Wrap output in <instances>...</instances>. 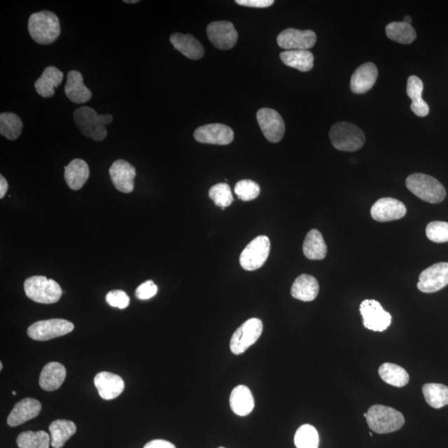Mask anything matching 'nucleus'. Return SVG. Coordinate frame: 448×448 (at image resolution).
<instances>
[{"label":"nucleus","instance_id":"f257e3e1","mask_svg":"<svg viewBox=\"0 0 448 448\" xmlns=\"http://www.w3.org/2000/svg\"><path fill=\"white\" fill-rule=\"evenodd\" d=\"M29 32L36 43L51 44L60 36V19L55 13L48 11L34 13L29 17Z\"/></svg>","mask_w":448,"mask_h":448},{"label":"nucleus","instance_id":"f03ea898","mask_svg":"<svg viewBox=\"0 0 448 448\" xmlns=\"http://www.w3.org/2000/svg\"><path fill=\"white\" fill-rule=\"evenodd\" d=\"M112 120L111 115H99L89 107H79L74 112L75 124L81 134L96 142H102L107 137L106 125H109Z\"/></svg>","mask_w":448,"mask_h":448},{"label":"nucleus","instance_id":"7ed1b4c3","mask_svg":"<svg viewBox=\"0 0 448 448\" xmlns=\"http://www.w3.org/2000/svg\"><path fill=\"white\" fill-rule=\"evenodd\" d=\"M367 423L373 432L386 434L398 431L405 423L404 415L391 407L374 405L367 412Z\"/></svg>","mask_w":448,"mask_h":448},{"label":"nucleus","instance_id":"20e7f679","mask_svg":"<svg viewBox=\"0 0 448 448\" xmlns=\"http://www.w3.org/2000/svg\"><path fill=\"white\" fill-rule=\"evenodd\" d=\"M406 186L414 196L430 203L444 201L446 189L437 179L424 174H414L406 179Z\"/></svg>","mask_w":448,"mask_h":448},{"label":"nucleus","instance_id":"39448f33","mask_svg":"<svg viewBox=\"0 0 448 448\" xmlns=\"http://www.w3.org/2000/svg\"><path fill=\"white\" fill-rule=\"evenodd\" d=\"M25 291L30 300L41 304H53L60 300L62 290L55 280L34 276L25 280Z\"/></svg>","mask_w":448,"mask_h":448},{"label":"nucleus","instance_id":"423d86ee","mask_svg":"<svg viewBox=\"0 0 448 448\" xmlns=\"http://www.w3.org/2000/svg\"><path fill=\"white\" fill-rule=\"evenodd\" d=\"M330 139L339 151L353 152L364 146L365 137L358 126L348 122H339L330 130Z\"/></svg>","mask_w":448,"mask_h":448},{"label":"nucleus","instance_id":"0eeeda50","mask_svg":"<svg viewBox=\"0 0 448 448\" xmlns=\"http://www.w3.org/2000/svg\"><path fill=\"white\" fill-rule=\"evenodd\" d=\"M271 243L269 237L262 236L253 239L240 255V264L246 271H255L262 268L269 259Z\"/></svg>","mask_w":448,"mask_h":448},{"label":"nucleus","instance_id":"6e6552de","mask_svg":"<svg viewBox=\"0 0 448 448\" xmlns=\"http://www.w3.org/2000/svg\"><path fill=\"white\" fill-rule=\"evenodd\" d=\"M264 330L260 319L252 318L244 323L233 334L230 341V350L234 355H241L255 344Z\"/></svg>","mask_w":448,"mask_h":448},{"label":"nucleus","instance_id":"1a4fd4ad","mask_svg":"<svg viewBox=\"0 0 448 448\" xmlns=\"http://www.w3.org/2000/svg\"><path fill=\"white\" fill-rule=\"evenodd\" d=\"M74 329V325L63 319L40 320L31 325L28 336L39 341H47L57 337L65 336Z\"/></svg>","mask_w":448,"mask_h":448},{"label":"nucleus","instance_id":"9d476101","mask_svg":"<svg viewBox=\"0 0 448 448\" xmlns=\"http://www.w3.org/2000/svg\"><path fill=\"white\" fill-rule=\"evenodd\" d=\"M360 311L365 327L373 332H384L391 325V315L384 311L377 301L365 300L361 303Z\"/></svg>","mask_w":448,"mask_h":448},{"label":"nucleus","instance_id":"9b49d317","mask_svg":"<svg viewBox=\"0 0 448 448\" xmlns=\"http://www.w3.org/2000/svg\"><path fill=\"white\" fill-rule=\"evenodd\" d=\"M257 119L262 134L269 142L278 143L283 140L286 128L283 117L277 111L262 108L257 113Z\"/></svg>","mask_w":448,"mask_h":448},{"label":"nucleus","instance_id":"f8f14e48","mask_svg":"<svg viewBox=\"0 0 448 448\" xmlns=\"http://www.w3.org/2000/svg\"><path fill=\"white\" fill-rule=\"evenodd\" d=\"M448 285V262H439L425 269L419 276L417 285L419 291L434 293Z\"/></svg>","mask_w":448,"mask_h":448},{"label":"nucleus","instance_id":"ddd939ff","mask_svg":"<svg viewBox=\"0 0 448 448\" xmlns=\"http://www.w3.org/2000/svg\"><path fill=\"white\" fill-rule=\"evenodd\" d=\"M207 34L214 46L220 50L233 48L238 36L232 22L228 21L210 22L207 27Z\"/></svg>","mask_w":448,"mask_h":448},{"label":"nucleus","instance_id":"4468645a","mask_svg":"<svg viewBox=\"0 0 448 448\" xmlns=\"http://www.w3.org/2000/svg\"><path fill=\"white\" fill-rule=\"evenodd\" d=\"M194 137L199 143L227 146L232 143L234 133L229 126L224 124H209L201 126L194 131Z\"/></svg>","mask_w":448,"mask_h":448},{"label":"nucleus","instance_id":"2eb2a0df","mask_svg":"<svg viewBox=\"0 0 448 448\" xmlns=\"http://www.w3.org/2000/svg\"><path fill=\"white\" fill-rule=\"evenodd\" d=\"M279 46L290 50H308L316 43V34L311 30L287 29L278 35Z\"/></svg>","mask_w":448,"mask_h":448},{"label":"nucleus","instance_id":"dca6fc26","mask_svg":"<svg viewBox=\"0 0 448 448\" xmlns=\"http://www.w3.org/2000/svg\"><path fill=\"white\" fill-rule=\"evenodd\" d=\"M407 209L404 203L393 198H383L371 208L370 214L374 220L384 223L404 218Z\"/></svg>","mask_w":448,"mask_h":448},{"label":"nucleus","instance_id":"f3484780","mask_svg":"<svg viewBox=\"0 0 448 448\" xmlns=\"http://www.w3.org/2000/svg\"><path fill=\"white\" fill-rule=\"evenodd\" d=\"M109 173L112 183L117 190L125 194L133 191L137 170L129 162L124 160L115 161L111 166Z\"/></svg>","mask_w":448,"mask_h":448},{"label":"nucleus","instance_id":"a211bd4d","mask_svg":"<svg viewBox=\"0 0 448 448\" xmlns=\"http://www.w3.org/2000/svg\"><path fill=\"white\" fill-rule=\"evenodd\" d=\"M42 410L41 402L35 398H26L22 400L13 409L7 420L8 426L17 427L28 422L40 414Z\"/></svg>","mask_w":448,"mask_h":448},{"label":"nucleus","instance_id":"6ab92c4d","mask_svg":"<svg viewBox=\"0 0 448 448\" xmlns=\"http://www.w3.org/2000/svg\"><path fill=\"white\" fill-rule=\"evenodd\" d=\"M95 386L103 400H111L124 391L125 383L119 375L110 372H101L94 379Z\"/></svg>","mask_w":448,"mask_h":448},{"label":"nucleus","instance_id":"aec40b11","mask_svg":"<svg viewBox=\"0 0 448 448\" xmlns=\"http://www.w3.org/2000/svg\"><path fill=\"white\" fill-rule=\"evenodd\" d=\"M378 78V69L372 62H366L358 67L352 75L351 88L356 94L367 93L373 88Z\"/></svg>","mask_w":448,"mask_h":448},{"label":"nucleus","instance_id":"412c9836","mask_svg":"<svg viewBox=\"0 0 448 448\" xmlns=\"http://www.w3.org/2000/svg\"><path fill=\"white\" fill-rule=\"evenodd\" d=\"M65 90L67 98L74 103H85L92 99V93L86 87L83 76L79 71L72 70L67 74Z\"/></svg>","mask_w":448,"mask_h":448},{"label":"nucleus","instance_id":"4be33fe9","mask_svg":"<svg viewBox=\"0 0 448 448\" xmlns=\"http://www.w3.org/2000/svg\"><path fill=\"white\" fill-rule=\"evenodd\" d=\"M170 40L174 48L189 60H201L205 55L202 44L191 34L176 33L170 36Z\"/></svg>","mask_w":448,"mask_h":448},{"label":"nucleus","instance_id":"5701e85b","mask_svg":"<svg viewBox=\"0 0 448 448\" xmlns=\"http://www.w3.org/2000/svg\"><path fill=\"white\" fill-rule=\"evenodd\" d=\"M67 371L65 366L57 362H51L44 366L39 377L40 387L45 391H57L62 386L66 379Z\"/></svg>","mask_w":448,"mask_h":448},{"label":"nucleus","instance_id":"b1692460","mask_svg":"<svg viewBox=\"0 0 448 448\" xmlns=\"http://www.w3.org/2000/svg\"><path fill=\"white\" fill-rule=\"evenodd\" d=\"M63 76L62 72L56 67H48L42 76L35 81V89L41 97H52L55 94V89L62 84Z\"/></svg>","mask_w":448,"mask_h":448},{"label":"nucleus","instance_id":"393cba45","mask_svg":"<svg viewBox=\"0 0 448 448\" xmlns=\"http://www.w3.org/2000/svg\"><path fill=\"white\" fill-rule=\"evenodd\" d=\"M319 283L312 276L302 274L294 282L292 289V296L302 301H314L319 293Z\"/></svg>","mask_w":448,"mask_h":448},{"label":"nucleus","instance_id":"a878e982","mask_svg":"<svg viewBox=\"0 0 448 448\" xmlns=\"http://www.w3.org/2000/svg\"><path fill=\"white\" fill-rule=\"evenodd\" d=\"M229 402L233 413L241 417L250 414L255 405L252 392L245 386H238L233 389Z\"/></svg>","mask_w":448,"mask_h":448},{"label":"nucleus","instance_id":"bb28decb","mask_svg":"<svg viewBox=\"0 0 448 448\" xmlns=\"http://www.w3.org/2000/svg\"><path fill=\"white\" fill-rule=\"evenodd\" d=\"M89 176V166L83 160L75 159L65 166L66 183L72 190H79L83 188L87 183Z\"/></svg>","mask_w":448,"mask_h":448},{"label":"nucleus","instance_id":"cd10ccee","mask_svg":"<svg viewBox=\"0 0 448 448\" xmlns=\"http://www.w3.org/2000/svg\"><path fill=\"white\" fill-rule=\"evenodd\" d=\"M423 92L422 80L416 76H409L408 83H407V94L412 100L410 108L415 115L420 117L426 116L429 113V107L422 98Z\"/></svg>","mask_w":448,"mask_h":448},{"label":"nucleus","instance_id":"c85d7f7f","mask_svg":"<svg viewBox=\"0 0 448 448\" xmlns=\"http://www.w3.org/2000/svg\"><path fill=\"white\" fill-rule=\"evenodd\" d=\"M285 65L306 72L313 69L314 56L308 50H290L280 54Z\"/></svg>","mask_w":448,"mask_h":448},{"label":"nucleus","instance_id":"c756f323","mask_svg":"<svg viewBox=\"0 0 448 448\" xmlns=\"http://www.w3.org/2000/svg\"><path fill=\"white\" fill-rule=\"evenodd\" d=\"M303 253L310 260H323L327 256V244L318 229H311L307 233L303 243Z\"/></svg>","mask_w":448,"mask_h":448},{"label":"nucleus","instance_id":"7c9ffc66","mask_svg":"<svg viewBox=\"0 0 448 448\" xmlns=\"http://www.w3.org/2000/svg\"><path fill=\"white\" fill-rule=\"evenodd\" d=\"M51 446L53 448H62L69 439L76 432V426L69 420L58 419L49 426Z\"/></svg>","mask_w":448,"mask_h":448},{"label":"nucleus","instance_id":"2f4dec72","mask_svg":"<svg viewBox=\"0 0 448 448\" xmlns=\"http://www.w3.org/2000/svg\"><path fill=\"white\" fill-rule=\"evenodd\" d=\"M379 374L384 382L392 386L402 388L409 381V375L407 371L395 364H383L379 369Z\"/></svg>","mask_w":448,"mask_h":448},{"label":"nucleus","instance_id":"473e14b6","mask_svg":"<svg viewBox=\"0 0 448 448\" xmlns=\"http://www.w3.org/2000/svg\"><path fill=\"white\" fill-rule=\"evenodd\" d=\"M386 35L389 39L402 44L413 43L417 34L413 26L405 22H392L386 26Z\"/></svg>","mask_w":448,"mask_h":448},{"label":"nucleus","instance_id":"72a5a7b5","mask_svg":"<svg viewBox=\"0 0 448 448\" xmlns=\"http://www.w3.org/2000/svg\"><path fill=\"white\" fill-rule=\"evenodd\" d=\"M425 400L433 409L448 405V387L441 383H426L423 386Z\"/></svg>","mask_w":448,"mask_h":448},{"label":"nucleus","instance_id":"f704fd0d","mask_svg":"<svg viewBox=\"0 0 448 448\" xmlns=\"http://www.w3.org/2000/svg\"><path fill=\"white\" fill-rule=\"evenodd\" d=\"M22 122L19 116L11 112L0 115V134L8 140H15L20 137Z\"/></svg>","mask_w":448,"mask_h":448},{"label":"nucleus","instance_id":"c9c22d12","mask_svg":"<svg viewBox=\"0 0 448 448\" xmlns=\"http://www.w3.org/2000/svg\"><path fill=\"white\" fill-rule=\"evenodd\" d=\"M51 437L44 431H27L17 437V445L20 448H49Z\"/></svg>","mask_w":448,"mask_h":448},{"label":"nucleus","instance_id":"e433bc0d","mask_svg":"<svg viewBox=\"0 0 448 448\" xmlns=\"http://www.w3.org/2000/svg\"><path fill=\"white\" fill-rule=\"evenodd\" d=\"M319 441L318 432L309 424L302 425L299 428L294 438L297 448H318Z\"/></svg>","mask_w":448,"mask_h":448},{"label":"nucleus","instance_id":"4c0bfd02","mask_svg":"<svg viewBox=\"0 0 448 448\" xmlns=\"http://www.w3.org/2000/svg\"><path fill=\"white\" fill-rule=\"evenodd\" d=\"M210 198L217 206L224 209L232 205L233 197L230 186L226 183H219L211 187L209 192Z\"/></svg>","mask_w":448,"mask_h":448},{"label":"nucleus","instance_id":"58836bf2","mask_svg":"<svg viewBox=\"0 0 448 448\" xmlns=\"http://www.w3.org/2000/svg\"><path fill=\"white\" fill-rule=\"evenodd\" d=\"M235 194L239 199L243 201H251L259 197L260 187L254 181L250 179H243L239 181L234 189Z\"/></svg>","mask_w":448,"mask_h":448},{"label":"nucleus","instance_id":"ea45409f","mask_svg":"<svg viewBox=\"0 0 448 448\" xmlns=\"http://www.w3.org/2000/svg\"><path fill=\"white\" fill-rule=\"evenodd\" d=\"M426 235L429 240L437 243L448 242V223L434 221L429 223L426 228Z\"/></svg>","mask_w":448,"mask_h":448},{"label":"nucleus","instance_id":"a19ab883","mask_svg":"<svg viewBox=\"0 0 448 448\" xmlns=\"http://www.w3.org/2000/svg\"><path fill=\"white\" fill-rule=\"evenodd\" d=\"M106 301L111 306L119 309H125L130 304V297L128 294L121 290H114L107 293Z\"/></svg>","mask_w":448,"mask_h":448},{"label":"nucleus","instance_id":"79ce46f5","mask_svg":"<svg viewBox=\"0 0 448 448\" xmlns=\"http://www.w3.org/2000/svg\"><path fill=\"white\" fill-rule=\"evenodd\" d=\"M158 292V287L153 280H147V282L140 285L137 291H135V297L140 300H148L155 297Z\"/></svg>","mask_w":448,"mask_h":448},{"label":"nucleus","instance_id":"37998d69","mask_svg":"<svg viewBox=\"0 0 448 448\" xmlns=\"http://www.w3.org/2000/svg\"><path fill=\"white\" fill-rule=\"evenodd\" d=\"M239 6L252 8H269L275 3L273 0H236Z\"/></svg>","mask_w":448,"mask_h":448},{"label":"nucleus","instance_id":"c03bdc74","mask_svg":"<svg viewBox=\"0 0 448 448\" xmlns=\"http://www.w3.org/2000/svg\"><path fill=\"white\" fill-rule=\"evenodd\" d=\"M144 448H176L173 443L168 441L161 440V439H157V440H153L147 443Z\"/></svg>","mask_w":448,"mask_h":448},{"label":"nucleus","instance_id":"a18cd8bd","mask_svg":"<svg viewBox=\"0 0 448 448\" xmlns=\"http://www.w3.org/2000/svg\"><path fill=\"white\" fill-rule=\"evenodd\" d=\"M8 184L6 178L0 175V198H3L7 192Z\"/></svg>","mask_w":448,"mask_h":448},{"label":"nucleus","instance_id":"49530a36","mask_svg":"<svg viewBox=\"0 0 448 448\" xmlns=\"http://www.w3.org/2000/svg\"><path fill=\"white\" fill-rule=\"evenodd\" d=\"M404 22H406V24H409V25H410V24H411V22H412L411 17H409V16H405V17L404 18Z\"/></svg>","mask_w":448,"mask_h":448},{"label":"nucleus","instance_id":"de8ad7c7","mask_svg":"<svg viewBox=\"0 0 448 448\" xmlns=\"http://www.w3.org/2000/svg\"><path fill=\"white\" fill-rule=\"evenodd\" d=\"M138 2V0H124V3L125 4H137Z\"/></svg>","mask_w":448,"mask_h":448},{"label":"nucleus","instance_id":"09e8293b","mask_svg":"<svg viewBox=\"0 0 448 448\" xmlns=\"http://www.w3.org/2000/svg\"><path fill=\"white\" fill-rule=\"evenodd\" d=\"M2 369H3V364L0 363V370H2Z\"/></svg>","mask_w":448,"mask_h":448},{"label":"nucleus","instance_id":"8fccbe9b","mask_svg":"<svg viewBox=\"0 0 448 448\" xmlns=\"http://www.w3.org/2000/svg\"><path fill=\"white\" fill-rule=\"evenodd\" d=\"M364 417H365V418L367 417V413L364 414Z\"/></svg>","mask_w":448,"mask_h":448},{"label":"nucleus","instance_id":"3c124183","mask_svg":"<svg viewBox=\"0 0 448 448\" xmlns=\"http://www.w3.org/2000/svg\"><path fill=\"white\" fill-rule=\"evenodd\" d=\"M13 395H16V392L15 391H13Z\"/></svg>","mask_w":448,"mask_h":448},{"label":"nucleus","instance_id":"603ef678","mask_svg":"<svg viewBox=\"0 0 448 448\" xmlns=\"http://www.w3.org/2000/svg\"><path fill=\"white\" fill-rule=\"evenodd\" d=\"M369 436H370V437H372V436H373V433L370 432V433H369Z\"/></svg>","mask_w":448,"mask_h":448},{"label":"nucleus","instance_id":"864d4df0","mask_svg":"<svg viewBox=\"0 0 448 448\" xmlns=\"http://www.w3.org/2000/svg\"><path fill=\"white\" fill-rule=\"evenodd\" d=\"M219 448H225V447H219Z\"/></svg>","mask_w":448,"mask_h":448}]
</instances>
